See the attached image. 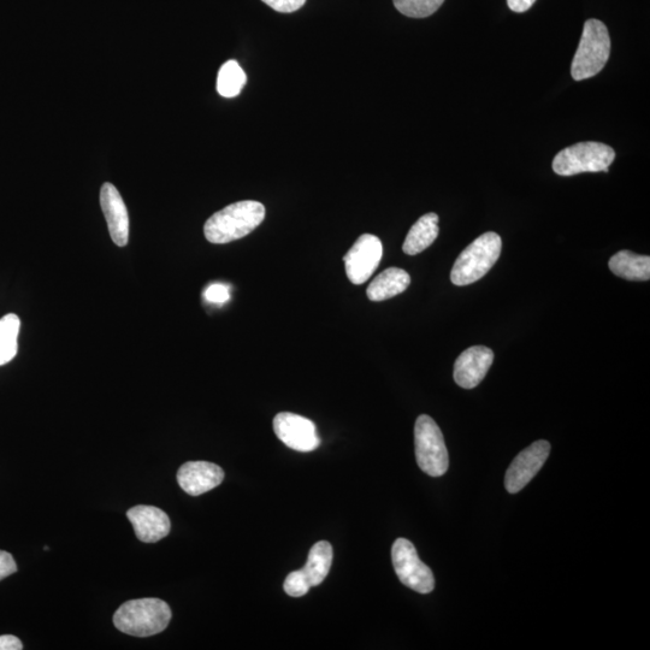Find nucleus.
Here are the masks:
<instances>
[{
    "instance_id": "nucleus-26",
    "label": "nucleus",
    "mask_w": 650,
    "mask_h": 650,
    "mask_svg": "<svg viewBox=\"0 0 650 650\" xmlns=\"http://www.w3.org/2000/svg\"><path fill=\"white\" fill-rule=\"evenodd\" d=\"M23 649V644L13 635H4L0 636V650H21Z\"/></svg>"
},
{
    "instance_id": "nucleus-7",
    "label": "nucleus",
    "mask_w": 650,
    "mask_h": 650,
    "mask_svg": "<svg viewBox=\"0 0 650 650\" xmlns=\"http://www.w3.org/2000/svg\"><path fill=\"white\" fill-rule=\"evenodd\" d=\"M392 560L400 582L419 594H429L435 588V578L430 567L418 557L413 543L398 539L392 547Z\"/></svg>"
},
{
    "instance_id": "nucleus-11",
    "label": "nucleus",
    "mask_w": 650,
    "mask_h": 650,
    "mask_svg": "<svg viewBox=\"0 0 650 650\" xmlns=\"http://www.w3.org/2000/svg\"><path fill=\"white\" fill-rule=\"evenodd\" d=\"M494 362V352L486 346H474L464 351L454 364V381L464 389L476 388Z\"/></svg>"
},
{
    "instance_id": "nucleus-8",
    "label": "nucleus",
    "mask_w": 650,
    "mask_h": 650,
    "mask_svg": "<svg viewBox=\"0 0 650 650\" xmlns=\"http://www.w3.org/2000/svg\"><path fill=\"white\" fill-rule=\"evenodd\" d=\"M383 257V245L375 235L364 234L344 257L346 274L353 285H363L374 275Z\"/></svg>"
},
{
    "instance_id": "nucleus-15",
    "label": "nucleus",
    "mask_w": 650,
    "mask_h": 650,
    "mask_svg": "<svg viewBox=\"0 0 650 650\" xmlns=\"http://www.w3.org/2000/svg\"><path fill=\"white\" fill-rule=\"evenodd\" d=\"M411 277L405 270L389 268L375 277L370 283L366 295L371 301H383L397 297L409 288Z\"/></svg>"
},
{
    "instance_id": "nucleus-19",
    "label": "nucleus",
    "mask_w": 650,
    "mask_h": 650,
    "mask_svg": "<svg viewBox=\"0 0 650 650\" xmlns=\"http://www.w3.org/2000/svg\"><path fill=\"white\" fill-rule=\"evenodd\" d=\"M246 82L247 76L240 64L236 61H228L222 65L218 73L217 91L224 98H234L239 96Z\"/></svg>"
},
{
    "instance_id": "nucleus-18",
    "label": "nucleus",
    "mask_w": 650,
    "mask_h": 650,
    "mask_svg": "<svg viewBox=\"0 0 650 650\" xmlns=\"http://www.w3.org/2000/svg\"><path fill=\"white\" fill-rule=\"evenodd\" d=\"M333 547L327 541H319L311 548L309 559L303 569L311 587H317L327 578L333 564Z\"/></svg>"
},
{
    "instance_id": "nucleus-13",
    "label": "nucleus",
    "mask_w": 650,
    "mask_h": 650,
    "mask_svg": "<svg viewBox=\"0 0 650 650\" xmlns=\"http://www.w3.org/2000/svg\"><path fill=\"white\" fill-rule=\"evenodd\" d=\"M135 535L141 542L156 543L170 533L171 523L168 514L153 506H135L127 512Z\"/></svg>"
},
{
    "instance_id": "nucleus-6",
    "label": "nucleus",
    "mask_w": 650,
    "mask_h": 650,
    "mask_svg": "<svg viewBox=\"0 0 650 650\" xmlns=\"http://www.w3.org/2000/svg\"><path fill=\"white\" fill-rule=\"evenodd\" d=\"M416 458L419 468L431 477L446 474L448 451L442 431L433 418L422 415L415 425Z\"/></svg>"
},
{
    "instance_id": "nucleus-3",
    "label": "nucleus",
    "mask_w": 650,
    "mask_h": 650,
    "mask_svg": "<svg viewBox=\"0 0 650 650\" xmlns=\"http://www.w3.org/2000/svg\"><path fill=\"white\" fill-rule=\"evenodd\" d=\"M501 250L502 240L498 234L481 235L455 260L451 273L453 285L463 287L481 280L498 262Z\"/></svg>"
},
{
    "instance_id": "nucleus-24",
    "label": "nucleus",
    "mask_w": 650,
    "mask_h": 650,
    "mask_svg": "<svg viewBox=\"0 0 650 650\" xmlns=\"http://www.w3.org/2000/svg\"><path fill=\"white\" fill-rule=\"evenodd\" d=\"M204 297L206 300L210 301V303L224 304L230 299V289L227 286L216 283V285H211L206 288Z\"/></svg>"
},
{
    "instance_id": "nucleus-5",
    "label": "nucleus",
    "mask_w": 650,
    "mask_h": 650,
    "mask_svg": "<svg viewBox=\"0 0 650 650\" xmlns=\"http://www.w3.org/2000/svg\"><path fill=\"white\" fill-rule=\"evenodd\" d=\"M616 158L611 146L596 141H584L566 147L555 156L553 170L560 176H573L583 173H600L605 171Z\"/></svg>"
},
{
    "instance_id": "nucleus-27",
    "label": "nucleus",
    "mask_w": 650,
    "mask_h": 650,
    "mask_svg": "<svg viewBox=\"0 0 650 650\" xmlns=\"http://www.w3.org/2000/svg\"><path fill=\"white\" fill-rule=\"evenodd\" d=\"M536 0H507L508 8L514 13L523 14L533 7Z\"/></svg>"
},
{
    "instance_id": "nucleus-14",
    "label": "nucleus",
    "mask_w": 650,
    "mask_h": 650,
    "mask_svg": "<svg viewBox=\"0 0 650 650\" xmlns=\"http://www.w3.org/2000/svg\"><path fill=\"white\" fill-rule=\"evenodd\" d=\"M224 471L220 466L209 462H188L177 472V482L185 492L199 496L220 486Z\"/></svg>"
},
{
    "instance_id": "nucleus-1",
    "label": "nucleus",
    "mask_w": 650,
    "mask_h": 650,
    "mask_svg": "<svg viewBox=\"0 0 650 650\" xmlns=\"http://www.w3.org/2000/svg\"><path fill=\"white\" fill-rule=\"evenodd\" d=\"M264 218V205L254 200L229 205L206 221L205 238L211 244H228L251 234L262 224Z\"/></svg>"
},
{
    "instance_id": "nucleus-2",
    "label": "nucleus",
    "mask_w": 650,
    "mask_h": 650,
    "mask_svg": "<svg viewBox=\"0 0 650 650\" xmlns=\"http://www.w3.org/2000/svg\"><path fill=\"white\" fill-rule=\"evenodd\" d=\"M171 610L167 602L159 599L130 600L115 613L114 624L118 630L135 637L161 634L168 628Z\"/></svg>"
},
{
    "instance_id": "nucleus-21",
    "label": "nucleus",
    "mask_w": 650,
    "mask_h": 650,
    "mask_svg": "<svg viewBox=\"0 0 650 650\" xmlns=\"http://www.w3.org/2000/svg\"><path fill=\"white\" fill-rule=\"evenodd\" d=\"M401 14L412 19H424L436 13L445 0H393Z\"/></svg>"
},
{
    "instance_id": "nucleus-12",
    "label": "nucleus",
    "mask_w": 650,
    "mask_h": 650,
    "mask_svg": "<svg viewBox=\"0 0 650 650\" xmlns=\"http://www.w3.org/2000/svg\"><path fill=\"white\" fill-rule=\"evenodd\" d=\"M100 205H102L112 241L117 246H126L129 240L127 206L124 204L120 192L109 182L104 183L100 189Z\"/></svg>"
},
{
    "instance_id": "nucleus-25",
    "label": "nucleus",
    "mask_w": 650,
    "mask_h": 650,
    "mask_svg": "<svg viewBox=\"0 0 650 650\" xmlns=\"http://www.w3.org/2000/svg\"><path fill=\"white\" fill-rule=\"evenodd\" d=\"M17 571V565L13 555L8 552L0 551V581Z\"/></svg>"
},
{
    "instance_id": "nucleus-22",
    "label": "nucleus",
    "mask_w": 650,
    "mask_h": 650,
    "mask_svg": "<svg viewBox=\"0 0 650 650\" xmlns=\"http://www.w3.org/2000/svg\"><path fill=\"white\" fill-rule=\"evenodd\" d=\"M310 588L311 584L303 569L289 573L285 584H283V589L292 598H301L309 593Z\"/></svg>"
},
{
    "instance_id": "nucleus-23",
    "label": "nucleus",
    "mask_w": 650,
    "mask_h": 650,
    "mask_svg": "<svg viewBox=\"0 0 650 650\" xmlns=\"http://www.w3.org/2000/svg\"><path fill=\"white\" fill-rule=\"evenodd\" d=\"M271 9L281 14H292L303 8L306 0H262Z\"/></svg>"
},
{
    "instance_id": "nucleus-4",
    "label": "nucleus",
    "mask_w": 650,
    "mask_h": 650,
    "mask_svg": "<svg viewBox=\"0 0 650 650\" xmlns=\"http://www.w3.org/2000/svg\"><path fill=\"white\" fill-rule=\"evenodd\" d=\"M610 53L611 39L604 23L595 19L585 22L582 38L571 65L573 80L594 78L605 68Z\"/></svg>"
},
{
    "instance_id": "nucleus-10",
    "label": "nucleus",
    "mask_w": 650,
    "mask_h": 650,
    "mask_svg": "<svg viewBox=\"0 0 650 650\" xmlns=\"http://www.w3.org/2000/svg\"><path fill=\"white\" fill-rule=\"evenodd\" d=\"M551 453V445L545 440L536 441L513 460L505 476V487L508 493L517 494L533 480L545 465Z\"/></svg>"
},
{
    "instance_id": "nucleus-20",
    "label": "nucleus",
    "mask_w": 650,
    "mask_h": 650,
    "mask_svg": "<svg viewBox=\"0 0 650 650\" xmlns=\"http://www.w3.org/2000/svg\"><path fill=\"white\" fill-rule=\"evenodd\" d=\"M20 327V318L14 313L0 319V366L8 364L16 357Z\"/></svg>"
},
{
    "instance_id": "nucleus-17",
    "label": "nucleus",
    "mask_w": 650,
    "mask_h": 650,
    "mask_svg": "<svg viewBox=\"0 0 650 650\" xmlns=\"http://www.w3.org/2000/svg\"><path fill=\"white\" fill-rule=\"evenodd\" d=\"M610 269L614 275L629 281H649L650 258L631 251H620L611 258Z\"/></svg>"
},
{
    "instance_id": "nucleus-16",
    "label": "nucleus",
    "mask_w": 650,
    "mask_h": 650,
    "mask_svg": "<svg viewBox=\"0 0 650 650\" xmlns=\"http://www.w3.org/2000/svg\"><path fill=\"white\" fill-rule=\"evenodd\" d=\"M439 216L431 212L419 218L407 234L403 251L409 256H416L434 244L439 236Z\"/></svg>"
},
{
    "instance_id": "nucleus-9",
    "label": "nucleus",
    "mask_w": 650,
    "mask_h": 650,
    "mask_svg": "<svg viewBox=\"0 0 650 650\" xmlns=\"http://www.w3.org/2000/svg\"><path fill=\"white\" fill-rule=\"evenodd\" d=\"M274 430L287 447L297 452L309 453L321 445L316 424L295 413H279L274 419Z\"/></svg>"
}]
</instances>
